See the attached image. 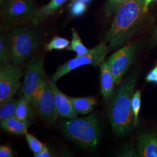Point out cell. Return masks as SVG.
Returning <instances> with one entry per match:
<instances>
[{
	"mask_svg": "<svg viewBox=\"0 0 157 157\" xmlns=\"http://www.w3.org/2000/svg\"><path fill=\"white\" fill-rule=\"evenodd\" d=\"M137 78V73L132 72L119 83L108 108V116L112 131L119 137L128 135L136 128L132 100Z\"/></svg>",
	"mask_w": 157,
	"mask_h": 157,
	"instance_id": "1",
	"label": "cell"
},
{
	"mask_svg": "<svg viewBox=\"0 0 157 157\" xmlns=\"http://www.w3.org/2000/svg\"><path fill=\"white\" fill-rule=\"evenodd\" d=\"M145 0H129L115 12L111 28L104 40L109 50H113L129 41L140 23Z\"/></svg>",
	"mask_w": 157,
	"mask_h": 157,
	"instance_id": "2",
	"label": "cell"
},
{
	"mask_svg": "<svg viewBox=\"0 0 157 157\" xmlns=\"http://www.w3.org/2000/svg\"><path fill=\"white\" fill-rule=\"evenodd\" d=\"M61 128L64 136L81 148L93 150L98 144L101 127L95 113L83 118L64 120L61 123Z\"/></svg>",
	"mask_w": 157,
	"mask_h": 157,
	"instance_id": "3",
	"label": "cell"
},
{
	"mask_svg": "<svg viewBox=\"0 0 157 157\" xmlns=\"http://www.w3.org/2000/svg\"><path fill=\"white\" fill-rule=\"evenodd\" d=\"M12 63L21 65L39 47L41 38L36 29L24 26L12 30L10 35Z\"/></svg>",
	"mask_w": 157,
	"mask_h": 157,
	"instance_id": "4",
	"label": "cell"
},
{
	"mask_svg": "<svg viewBox=\"0 0 157 157\" xmlns=\"http://www.w3.org/2000/svg\"><path fill=\"white\" fill-rule=\"evenodd\" d=\"M109 51V49L107 43L101 42L94 48L89 50L88 53L86 55L76 56L75 58L58 67L51 78L56 82L61 78L78 67L86 65H91L95 67H98L105 61V56Z\"/></svg>",
	"mask_w": 157,
	"mask_h": 157,
	"instance_id": "5",
	"label": "cell"
},
{
	"mask_svg": "<svg viewBox=\"0 0 157 157\" xmlns=\"http://www.w3.org/2000/svg\"><path fill=\"white\" fill-rule=\"evenodd\" d=\"M32 104L42 121L48 126L54 124L59 116L54 97L47 78L36 90Z\"/></svg>",
	"mask_w": 157,
	"mask_h": 157,
	"instance_id": "6",
	"label": "cell"
},
{
	"mask_svg": "<svg viewBox=\"0 0 157 157\" xmlns=\"http://www.w3.org/2000/svg\"><path fill=\"white\" fill-rule=\"evenodd\" d=\"M22 68L10 63L0 67V106L13 98L21 86Z\"/></svg>",
	"mask_w": 157,
	"mask_h": 157,
	"instance_id": "7",
	"label": "cell"
},
{
	"mask_svg": "<svg viewBox=\"0 0 157 157\" xmlns=\"http://www.w3.org/2000/svg\"><path fill=\"white\" fill-rule=\"evenodd\" d=\"M44 80V58L42 56L32 57L27 65L22 87L23 94L31 104L36 90Z\"/></svg>",
	"mask_w": 157,
	"mask_h": 157,
	"instance_id": "8",
	"label": "cell"
},
{
	"mask_svg": "<svg viewBox=\"0 0 157 157\" xmlns=\"http://www.w3.org/2000/svg\"><path fill=\"white\" fill-rule=\"evenodd\" d=\"M137 51L135 42L124 45L106 60L111 67L115 84H119L134 61Z\"/></svg>",
	"mask_w": 157,
	"mask_h": 157,
	"instance_id": "9",
	"label": "cell"
},
{
	"mask_svg": "<svg viewBox=\"0 0 157 157\" xmlns=\"http://www.w3.org/2000/svg\"><path fill=\"white\" fill-rule=\"evenodd\" d=\"M37 10L32 0H6L3 14L11 20H17L33 17Z\"/></svg>",
	"mask_w": 157,
	"mask_h": 157,
	"instance_id": "10",
	"label": "cell"
},
{
	"mask_svg": "<svg viewBox=\"0 0 157 157\" xmlns=\"http://www.w3.org/2000/svg\"><path fill=\"white\" fill-rule=\"evenodd\" d=\"M50 86L56 101L59 115L62 118L72 119L76 118L78 113L75 109L69 97L63 93L56 86V82L52 78H47Z\"/></svg>",
	"mask_w": 157,
	"mask_h": 157,
	"instance_id": "11",
	"label": "cell"
},
{
	"mask_svg": "<svg viewBox=\"0 0 157 157\" xmlns=\"http://www.w3.org/2000/svg\"><path fill=\"white\" fill-rule=\"evenodd\" d=\"M101 76V94L105 102L111 101L114 95L115 79L111 67L106 61L100 65Z\"/></svg>",
	"mask_w": 157,
	"mask_h": 157,
	"instance_id": "12",
	"label": "cell"
},
{
	"mask_svg": "<svg viewBox=\"0 0 157 157\" xmlns=\"http://www.w3.org/2000/svg\"><path fill=\"white\" fill-rule=\"evenodd\" d=\"M139 157H157V132L144 133L137 137Z\"/></svg>",
	"mask_w": 157,
	"mask_h": 157,
	"instance_id": "13",
	"label": "cell"
},
{
	"mask_svg": "<svg viewBox=\"0 0 157 157\" xmlns=\"http://www.w3.org/2000/svg\"><path fill=\"white\" fill-rule=\"evenodd\" d=\"M30 122H25L12 117L1 121L0 126L2 130L13 135H25L28 133Z\"/></svg>",
	"mask_w": 157,
	"mask_h": 157,
	"instance_id": "14",
	"label": "cell"
},
{
	"mask_svg": "<svg viewBox=\"0 0 157 157\" xmlns=\"http://www.w3.org/2000/svg\"><path fill=\"white\" fill-rule=\"evenodd\" d=\"M68 97L76 111L80 115H85L91 112L94 107L98 104L97 98L93 96L84 97Z\"/></svg>",
	"mask_w": 157,
	"mask_h": 157,
	"instance_id": "15",
	"label": "cell"
},
{
	"mask_svg": "<svg viewBox=\"0 0 157 157\" xmlns=\"http://www.w3.org/2000/svg\"><path fill=\"white\" fill-rule=\"evenodd\" d=\"M30 101L23 95L19 99L16 117L25 122H30L35 116V110Z\"/></svg>",
	"mask_w": 157,
	"mask_h": 157,
	"instance_id": "16",
	"label": "cell"
},
{
	"mask_svg": "<svg viewBox=\"0 0 157 157\" xmlns=\"http://www.w3.org/2000/svg\"><path fill=\"white\" fill-rule=\"evenodd\" d=\"M67 0H51L50 2L43 7L39 12L33 17V23L34 26L37 25L40 21L44 17L49 16L53 12L57 11L61 6L65 3Z\"/></svg>",
	"mask_w": 157,
	"mask_h": 157,
	"instance_id": "17",
	"label": "cell"
},
{
	"mask_svg": "<svg viewBox=\"0 0 157 157\" xmlns=\"http://www.w3.org/2000/svg\"><path fill=\"white\" fill-rule=\"evenodd\" d=\"M12 63L10 36L1 32L0 34V67Z\"/></svg>",
	"mask_w": 157,
	"mask_h": 157,
	"instance_id": "18",
	"label": "cell"
},
{
	"mask_svg": "<svg viewBox=\"0 0 157 157\" xmlns=\"http://www.w3.org/2000/svg\"><path fill=\"white\" fill-rule=\"evenodd\" d=\"M72 40L67 50L72 51L76 54V56H83L88 53L89 50L83 44L78 32L76 29H72Z\"/></svg>",
	"mask_w": 157,
	"mask_h": 157,
	"instance_id": "19",
	"label": "cell"
},
{
	"mask_svg": "<svg viewBox=\"0 0 157 157\" xmlns=\"http://www.w3.org/2000/svg\"><path fill=\"white\" fill-rule=\"evenodd\" d=\"M19 99H12L1 106L0 119L1 121L16 116Z\"/></svg>",
	"mask_w": 157,
	"mask_h": 157,
	"instance_id": "20",
	"label": "cell"
},
{
	"mask_svg": "<svg viewBox=\"0 0 157 157\" xmlns=\"http://www.w3.org/2000/svg\"><path fill=\"white\" fill-rule=\"evenodd\" d=\"M71 44L69 40L59 36H55L50 41L45 45V50L47 51L52 50H62L67 49Z\"/></svg>",
	"mask_w": 157,
	"mask_h": 157,
	"instance_id": "21",
	"label": "cell"
},
{
	"mask_svg": "<svg viewBox=\"0 0 157 157\" xmlns=\"http://www.w3.org/2000/svg\"><path fill=\"white\" fill-rule=\"evenodd\" d=\"M132 108L134 115V122L135 127L137 126L139 120V113L141 108V91L136 90L132 98Z\"/></svg>",
	"mask_w": 157,
	"mask_h": 157,
	"instance_id": "22",
	"label": "cell"
},
{
	"mask_svg": "<svg viewBox=\"0 0 157 157\" xmlns=\"http://www.w3.org/2000/svg\"><path fill=\"white\" fill-rule=\"evenodd\" d=\"M86 3L81 0H73L69 6V11L72 16L75 17H81L86 11Z\"/></svg>",
	"mask_w": 157,
	"mask_h": 157,
	"instance_id": "23",
	"label": "cell"
},
{
	"mask_svg": "<svg viewBox=\"0 0 157 157\" xmlns=\"http://www.w3.org/2000/svg\"><path fill=\"white\" fill-rule=\"evenodd\" d=\"M25 138L28 142L30 150L33 152L34 155L37 154L42 151L44 144L34 136L28 132L25 135Z\"/></svg>",
	"mask_w": 157,
	"mask_h": 157,
	"instance_id": "24",
	"label": "cell"
},
{
	"mask_svg": "<svg viewBox=\"0 0 157 157\" xmlns=\"http://www.w3.org/2000/svg\"><path fill=\"white\" fill-rule=\"evenodd\" d=\"M129 0H107L105 6V12L107 16H109L113 12L117 11V10L121 6L126 2Z\"/></svg>",
	"mask_w": 157,
	"mask_h": 157,
	"instance_id": "25",
	"label": "cell"
},
{
	"mask_svg": "<svg viewBox=\"0 0 157 157\" xmlns=\"http://www.w3.org/2000/svg\"><path fill=\"white\" fill-rule=\"evenodd\" d=\"M118 157H138L139 154L132 144H128L124 146L118 154Z\"/></svg>",
	"mask_w": 157,
	"mask_h": 157,
	"instance_id": "26",
	"label": "cell"
},
{
	"mask_svg": "<svg viewBox=\"0 0 157 157\" xmlns=\"http://www.w3.org/2000/svg\"><path fill=\"white\" fill-rule=\"evenodd\" d=\"M146 80L148 83L157 84V63L155 67L147 73Z\"/></svg>",
	"mask_w": 157,
	"mask_h": 157,
	"instance_id": "27",
	"label": "cell"
},
{
	"mask_svg": "<svg viewBox=\"0 0 157 157\" xmlns=\"http://www.w3.org/2000/svg\"><path fill=\"white\" fill-rule=\"evenodd\" d=\"M13 156V152L10 147L5 145L0 146V157H12Z\"/></svg>",
	"mask_w": 157,
	"mask_h": 157,
	"instance_id": "28",
	"label": "cell"
},
{
	"mask_svg": "<svg viewBox=\"0 0 157 157\" xmlns=\"http://www.w3.org/2000/svg\"><path fill=\"white\" fill-rule=\"evenodd\" d=\"M34 156L36 157H51V154L48 147L44 144L42 151L37 154L34 155Z\"/></svg>",
	"mask_w": 157,
	"mask_h": 157,
	"instance_id": "29",
	"label": "cell"
},
{
	"mask_svg": "<svg viewBox=\"0 0 157 157\" xmlns=\"http://www.w3.org/2000/svg\"><path fill=\"white\" fill-rule=\"evenodd\" d=\"M154 1H155V0H145L144 1V13H146V12H147L150 4H151V2H152Z\"/></svg>",
	"mask_w": 157,
	"mask_h": 157,
	"instance_id": "30",
	"label": "cell"
},
{
	"mask_svg": "<svg viewBox=\"0 0 157 157\" xmlns=\"http://www.w3.org/2000/svg\"><path fill=\"white\" fill-rule=\"evenodd\" d=\"M152 43L154 45H157V28L152 33Z\"/></svg>",
	"mask_w": 157,
	"mask_h": 157,
	"instance_id": "31",
	"label": "cell"
},
{
	"mask_svg": "<svg viewBox=\"0 0 157 157\" xmlns=\"http://www.w3.org/2000/svg\"><path fill=\"white\" fill-rule=\"evenodd\" d=\"M6 0H0V1H1V6H4V3H5V2H6Z\"/></svg>",
	"mask_w": 157,
	"mask_h": 157,
	"instance_id": "32",
	"label": "cell"
},
{
	"mask_svg": "<svg viewBox=\"0 0 157 157\" xmlns=\"http://www.w3.org/2000/svg\"><path fill=\"white\" fill-rule=\"evenodd\" d=\"M81 1H83L85 3H89V2H90L91 0H81Z\"/></svg>",
	"mask_w": 157,
	"mask_h": 157,
	"instance_id": "33",
	"label": "cell"
}]
</instances>
